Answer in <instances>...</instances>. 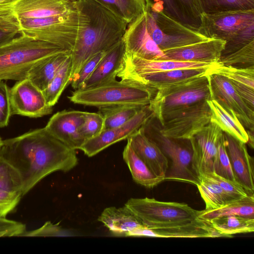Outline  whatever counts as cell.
Returning <instances> with one entry per match:
<instances>
[{"instance_id": "1", "label": "cell", "mask_w": 254, "mask_h": 254, "mask_svg": "<svg viewBox=\"0 0 254 254\" xmlns=\"http://www.w3.org/2000/svg\"><path fill=\"white\" fill-rule=\"evenodd\" d=\"M75 150L44 127L2 140L0 158L18 173L24 195L50 174L74 168L78 164Z\"/></svg>"}, {"instance_id": "2", "label": "cell", "mask_w": 254, "mask_h": 254, "mask_svg": "<svg viewBox=\"0 0 254 254\" xmlns=\"http://www.w3.org/2000/svg\"><path fill=\"white\" fill-rule=\"evenodd\" d=\"M79 12V28L71 51L69 83L84 64L95 55L120 42L127 24L93 0H75Z\"/></svg>"}, {"instance_id": "3", "label": "cell", "mask_w": 254, "mask_h": 254, "mask_svg": "<svg viewBox=\"0 0 254 254\" xmlns=\"http://www.w3.org/2000/svg\"><path fill=\"white\" fill-rule=\"evenodd\" d=\"M64 50L24 35L8 38L0 43V81L27 78L35 64Z\"/></svg>"}, {"instance_id": "4", "label": "cell", "mask_w": 254, "mask_h": 254, "mask_svg": "<svg viewBox=\"0 0 254 254\" xmlns=\"http://www.w3.org/2000/svg\"><path fill=\"white\" fill-rule=\"evenodd\" d=\"M79 12L76 7L58 15L22 20L10 23L1 30L22 35L71 51L79 28Z\"/></svg>"}, {"instance_id": "5", "label": "cell", "mask_w": 254, "mask_h": 254, "mask_svg": "<svg viewBox=\"0 0 254 254\" xmlns=\"http://www.w3.org/2000/svg\"><path fill=\"white\" fill-rule=\"evenodd\" d=\"M157 90L133 81L114 80L75 90L68 96L75 104L99 108L119 105L148 106Z\"/></svg>"}, {"instance_id": "6", "label": "cell", "mask_w": 254, "mask_h": 254, "mask_svg": "<svg viewBox=\"0 0 254 254\" xmlns=\"http://www.w3.org/2000/svg\"><path fill=\"white\" fill-rule=\"evenodd\" d=\"M146 227L172 228L186 225L201 218L203 210L193 209L187 204L158 201L154 198H131L125 203Z\"/></svg>"}, {"instance_id": "7", "label": "cell", "mask_w": 254, "mask_h": 254, "mask_svg": "<svg viewBox=\"0 0 254 254\" xmlns=\"http://www.w3.org/2000/svg\"><path fill=\"white\" fill-rule=\"evenodd\" d=\"M209 74L178 82L157 90L149 107L159 120L163 116L211 99Z\"/></svg>"}, {"instance_id": "8", "label": "cell", "mask_w": 254, "mask_h": 254, "mask_svg": "<svg viewBox=\"0 0 254 254\" xmlns=\"http://www.w3.org/2000/svg\"><path fill=\"white\" fill-rule=\"evenodd\" d=\"M144 134L170 157L172 165L165 180L183 182L197 185L199 178L192 164L191 147H185L176 139L163 135L159 131L156 119L152 116L141 127Z\"/></svg>"}, {"instance_id": "9", "label": "cell", "mask_w": 254, "mask_h": 254, "mask_svg": "<svg viewBox=\"0 0 254 254\" xmlns=\"http://www.w3.org/2000/svg\"><path fill=\"white\" fill-rule=\"evenodd\" d=\"M75 7V0H6L0 3V29L22 20L64 14Z\"/></svg>"}, {"instance_id": "10", "label": "cell", "mask_w": 254, "mask_h": 254, "mask_svg": "<svg viewBox=\"0 0 254 254\" xmlns=\"http://www.w3.org/2000/svg\"><path fill=\"white\" fill-rule=\"evenodd\" d=\"M148 32L162 51L183 47L209 38L163 13H147Z\"/></svg>"}, {"instance_id": "11", "label": "cell", "mask_w": 254, "mask_h": 254, "mask_svg": "<svg viewBox=\"0 0 254 254\" xmlns=\"http://www.w3.org/2000/svg\"><path fill=\"white\" fill-rule=\"evenodd\" d=\"M211 118V110L207 100H204L157 120L160 125H158L159 131L163 135L189 140L210 123Z\"/></svg>"}, {"instance_id": "12", "label": "cell", "mask_w": 254, "mask_h": 254, "mask_svg": "<svg viewBox=\"0 0 254 254\" xmlns=\"http://www.w3.org/2000/svg\"><path fill=\"white\" fill-rule=\"evenodd\" d=\"M197 31L208 38L226 42L254 23V9L202 12Z\"/></svg>"}, {"instance_id": "13", "label": "cell", "mask_w": 254, "mask_h": 254, "mask_svg": "<svg viewBox=\"0 0 254 254\" xmlns=\"http://www.w3.org/2000/svg\"><path fill=\"white\" fill-rule=\"evenodd\" d=\"M211 99L216 101L228 113L237 117L248 130L254 131V111L237 93L226 77L210 71Z\"/></svg>"}, {"instance_id": "14", "label": "cell", "mask_w": 254, "mask_h": 254, "mask_svg": "<svg viewBox=\"0 0 254 254\" xmlns=\"http://www.w3.org/2000/svg\"><path fill=\"white\" fill-rule=\"evenodd\" d=\"M9 97L12 115L37 118L53 112L43 91L28 78L16 82L10 88Z\"/></svg>"}, {"instance_id": "15", "label": "cell", "mask_w": 254, "mask_h": 254, "mask_svg": "<svg viewBox=\"0 0 254 254\" xmlns=\"http://www.w3.org/2000/svg\"><path fill=\"white\" fill-rule=\"evenodd\" d=\"M223 134L219 126L210 122L189 139L192 151L193 169L199 178L213 172L218 144Z\"/></svg>"}, {"instance_id": "16", "label": "cell", "mask_w": 254, "mask_h": 254, "mask_svg": "<svg viewBox=\"0 0 254 254\" xmlns=\"http://www.w3.org/2000/svg\"><path fill=\"white\" fill-rule=\"evenodd\" d=\"M219 63L210 64L171 60H151L141 59L125 53L123 64L117 76L121 80L144 74L181 68H212Z\"/></svg>"}, {"instance_id": "17", "label": "cell", "mask_w": 254, "mask_h": 254, "mask_svg": "<svg viewBox=\"0 0 254 254\" xmlns=\"http://www.w3.org/2000/svg\"><path fill=\"white\" fill-rule=\"evenodd\" d=\"M152 116L149 105L144 107L125 124L104 129L97 136L86 140L79 150L88 157L93 156L112 144L127 139Z\"/></svg>"}, {"instance_id": "18", "label": "cell", "mask_w": 254, "mask_h": 254, "mask_svg": "<svg viewBox=\"0 0 254 254\" xmlns=\"http://www.w3.org/2000/svg\"><path fill=\"white\" fill-rule=\"evenodd\" d=\"M147 12L127 25L122 38L125 53L146 60H168L148 32Z\"/></svg>"}, {"instance_id": "19", "label": "cell", "mask_w": 254, "mask_h": 254, "mask_svg": "<svg viewBox=\"0 0 254 254\" xmlns=\"http://www.w3.org/2000/svg\"><path fill=\"white\" fill-rule=\"evenodd\" d=\"M85 113L80 111L63 110L53 115L45 127L55 137L69 147L79 149L85 141L80 133Z\"/></svg>"}, {"instance_id": "20", "label": "cell", "mask_w": 254, "mask_h": 254, "mask_svg": "<svg viewBox=\"0 0 254 254\" xmlns=\"http://www.w3.org/2000/svg\"><path fill=\"white\" fill-rule=\"evenodd\" d=\"M223 133L235 181L249 193L254 194V158L249 155L246 143L225 132Z\"/></svg>"}, {"instance_id": "21", "label": "cell", "mask_w": 254, "mask_h": 254, "mask_svg": "<svg viewBox=\"0 0 254 254\" xmlns=\"http://www.w3.org/2000/svg\"><path fill=\"white\" fill-rule=\"evenodd\" d=\"M226 42L209 38L183 47L163 51L168 60L215 64L220 59Z\"/></svg>"}, {"instance_id": "22", "label": "cell", "mask_w": 254, "mask_h": 254, "mask_svg": "<svg viewBox=\"0 0 254 254\" xmlns=\"http://www.w3.org/2000/svg\"><path fill=\"white\" fill-rule=\"evenodd\" d=\"M134 152L155 175L165 178L168 161L160 147L144 134L141 127L127 138Z\"/></svg>"}, {"instance_id": "23", "label": "cell", "mask_w": 254, "mask_h": 254, "mask_svg": "<svg viewBox=\"0 0 254 254\" xmlns=\"http://www.w3.org/2000/svg\"><path fill=\"white\" fill-rule=\"evenodd\" d=\"M150 11L163 13L186 26L197 30L201 14L197 0H149Z\"/></svg>"}, {"instance_id": "24", "label": "cell", "mask_w": 254, "mask_h": 254, "mask_svg": "<svg viewBox=\"0 0 254 254\" xmlns=\"http://www.w3.org/2000/svg\"><path fill=\"white\" fill-rule=\"evenodd\" d=\"M23 196L18 173L0 158V218H6L14 210Z\"/></svg>"}, {"instance_id": "25", "label": "cell", "mask_w": 254, "mask_h": 254, "mask_svg": "<svg viewBox=\"0 0 254 254\" xmlns=\"http://www.w3.org/2000/svg\"><path fill=\"white\" fill-rule=\"evenodd\" d=\"M125 53L122 40L106 51L94 71L80 89L92 87L116 80L123 64Z\"/></svg>"}, {"instance_id": "26", "label": "cell", "mask_w": 254, "mask_h": 254, "mask_svg": "<svg viewBox=\"0 0 254 254\" xmlns=\"http://www.w3.org/2000/svg\"><path fill=\"white\" fill-rule=\"evenodd\" d=\"M102 222L114 235L127 237L135 228L144 226L137 217L126 205L117 208H106L99 216Z\"/></svg>"}, {"instance_id": "27", "label": "cell", "mask_w": 254, "mask_h": 254, "mask_svg": "<svg viewBox=\"0 0 254 254\" xmlns=\"http://www.w3.org/2000/svg\"><path fill=\"white\" fill-rule=\"evenodd\" d=\"M213 68L176 69L163 72L137 75L132 77L127 80L151 86L158 90L169 85L192 77L207 75L209 73L211 70Z\"/></svg>"}, {"instance_id": "28", "label": "cell", "mask_w": 254, "mask_h": 254, "mask_svg": "<svg viewBox=\"0 0 254 254\" xmlns=\"http://www.w3.org/2000/svg\"><path fill=\"white\" fill-rule=\"evenodd\" d=\"M70 54L71 51L64 50L46 58L32 67L27 78L43 91Z\"/></svg>"}, {"instance_id": "29", "label": "cell", "mask_w": 254, "mask_h": 254, "mask_svg": "<svg viewBox=\"0 0 254 254\" xmlns=\"http://www.w3.org/2000/svg\"><path fill=\"white\" fill-rule=\"evenodd\" d=\"M127 25L150 9L149 0H93Z\"/></svg>"}, {"instance_id": "30", "label": "cell", "mask_w": 254, "mask_h": 254, "mask_svg": "<svg viewBox=\"0 0 254 254\" xmlns=\"http://www.w3.org/2000/svg\"><path fill=\"white\" fill-rule=\"evenodd\" d=\"M123 157L133 180L137 184L147 188H152L165 180L164 178L157 176L152 172L127 142Z\"/></svg>"}, {"instance_id": "31", "label": "cell", "mask_w": 254, "mask_h": 254, "mask_svg": "<svg viewBox=\"0 0 254 254\" xmlns=\"http://www.w3.org/2000/svg\"><path fill=\"white\" fill-rule=\"evenodd\" d=\"M207 102L211 111V122L216 123L223 132L247 143L249 136L247 130L238 119L228 113L215 100H207Z\"/></svg>"}, {"instance_id": "32", "label": "cell", "mask_w": 254, "mask_h": 254, "mask_svg": "<svg viewBox=\"0 0 254 254\" xmlns=\"http://www.w3.org/2000/svg\"><path fill=\"white\" fill-rule=\"evenodd\" d=\"M196 186L205 202L206 210L220 208L237 200L205 176L199 177V182Z\"/></svg>"}, {"instance_id": "33", "label": "cell", "mask_w": 254, "mask_h": 254, "mask_svg": "<svg viewBox=\"0 0 254 254\" xmlns=\"http://www.w3.org/2000/svg\"><path fill=\"white\" fill-rule=\"evenodd\" d=\"M227 215H239L254 218V195L234 201L223 207L212 210H203L200 217L210 221L211 220Z\"/></svg>"}, {"instance_id": "34", "label": "cell", "mask_w": 254, "mask_h": 254, "mask_svg": "<svg viewBox=\"0 0 254 254\" xmlns=\"http://www.w3.org/2000/svg\"><path fill=\"white\" fill-rule=\"evenodd\" d=\"M209 222L225 237H232L237 234L251 233L254 231V218L239 215H227L216 218Z\"/></svg>"}, {"instance_id": "35", "label": "cell", "mask_w": 254, "mask_h": 254, "mask_svg": "<svg viewBox=\"0 0 254 254\" xmlns=\"http://www.w3.org/2000/svg\"><path fill=\"white\" fill-rule=\"evenodd\" d=\"M143 107L136 105H119L99 108V113L104 118L103 130L125 124Z\"/></svg>"}, {"instance_id": "36", "label": "cell", "mask_w": 254, "mask_h": 254, "mask_svg": "<svg viewBox=\"0 0 254 254\" xmlns=\"http://www.w3.org/2000/svg\"><path fill=\"white\" fill-rule=\"evenodd\" d=\"M71 69V56L62 64L47 87L43 91L46 101L51 107L58 101L66 86L69 84Z\"/></svg>"}, {"instance_id": "37", "label": "cell", "mask_w": 254, "mask_h": 254, "mask_svg": "<svg viewBox=\"0 0 254 254\" xmlns=\"http://www.w3.org/2000/svg\"><path fill=\"white\" fill-rule=\"evenodd\" d=\"M201 13L254 9V0H197Z\"/></svg>"}, {"instance_id": "38", "label": "cell", "mask_w": 254, "mask_h": 254, "mask_svg": "<svg viewBox=\"0 0 254 254\" xmlns=\"http://www.w3.org/2000/svg\"><path fill=\"white\" fill-rule=\"evenodd\" d=\"M211 72L222 75L230 81L235 82L254 89V65L235 67L219 64Z\"/></svg>"}, {"instance_id": "39", "label": "cell", "mask_w": 254, "mask_h": 254, "mask_svg": "<svg viewBox=\"0 0 254 254\" xmlns=\"http://www.w3.org/2000/svg\"><path fill=\"white\" fill-rule=\"evenodd\" d=\"M218 63L235 67L254 65V40L232 53L221 56Z\"/></svg>"}, {"instance_id": "40", "label": "cell", "mask_w": 254, "mask_h": 254, "mask_svg": "<svg viewBox=\"0 0 254 254\" xmlns=\"http://www.w3.org/2000/svg\"><path fill=\"white\" fill-rule=\"evenodd\" d=\"M213 172L228 180L235 181L225 146L224 133L218 142L213 162Z\"/></svg>"}, {"instance_id": "41", "label": "cell", "mask_w": 254, "mask_h": 254, "mask_svg": "<svg viewBox=\"0 0 254 254\" xmlns=\"http://www.w3.org/2000/svg\"><path fill=\"white\" fill-rule=\"evenodd\" d=\"M104 118L100 113H85L80 133L85 141L99 135L104 129Z\"/></svg>"}, {"instance_id": "42", "label": "cell", "mask_w": 254, "mask_h": 254, "mask_svg": "<svg viewBox=\"0 0 254 254\" xmlns=\"http://www.w3.org/2000/svg\"><path fill=\"white\" fill-rule=\"evenodd\" d=\"M202 176L218 184L227 193L235 199L237 200L248 195H254L249 193L236 181L223 178L214 172L207 173Z\"/></svg>"}, {"instance_id": "43", "label": "cell", "mask_w": 254, "mask_h": 254, "mask_svg": "<svg viewBox=\"0 0 254 254\" xmlns=\"http://www.w3.org/2000/svg\"><path fill=\"white\" fill-rule=\"evenodd\" d=\"M254 40V23L241 31L236 36L226 42L221 56L232 53Z\"/></svg>"}, {"instance_id": "44", "label": "cell", "mask_w": 254, "mask_h": 254, "mask_svg": "<svg viewBox=\"0 0 254 254\" xmlns=\"http://www.w3.org/2000/svg\"><path fill=\"white\" fill-rule=\"evenodd\" d=\"M106 51H102L95 55L84 64L75 78L71 82V86L74 90L82 87L85 81L94 71Z\"/></svg>"}, {"instance_id": "45", "label": "cell", "mask_w": 254, "mask_h": 254, "mask_svg": "<svg viewBox=\"0 0 254 254\" xmlns=\"http://www.w3.org/2000/svg\"><path fill=\"white\" fill-rule=\"evenodd\" d=\"M9 90L5 82L0 81V128L8 125L12 116Z\"/></svg>"}, {"instance_id": "46", "label": "cell", "mask_w": 254, "mask_h": 254, "mask_svg": "<svg viewBox=\"0 0 254 254\" xmlns=\"http://www.w3.org/2000/svg\"><path fill=\"white\" fill-rule=\"evenodd\" d=\"M61 226L53 224L50 221L46 222L41 227L31 231H26L21 236L24 237H49L59 236L68 235Z\"/></svg>"}, {"instance_id": "47", "label": "cell", "mask_w": 254, "mask_h": 254, "mask_svg": "<svg viewBox=\"0 0 254 254\" xmlns=\"http://www.w3.org/2000/svg\"><path fill=\"white\" fill-rule=\"evenodd\" d=\"M2 140L1 138L0 137V147L2 144Z\"/></svg>"}]
</instances>
